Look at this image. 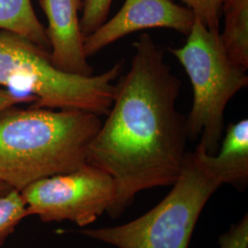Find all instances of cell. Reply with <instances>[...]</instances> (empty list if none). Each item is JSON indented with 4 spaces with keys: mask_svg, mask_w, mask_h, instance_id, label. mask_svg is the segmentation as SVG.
Here are the masks:
<instances>
[{
    "mask_svg": "<svg viewBox=\"0 0 248 248\" xmlns=\"http://www.w3.org/2000/svg\"><path fill=\"white\" fill-rule=\"evenodd\" d=\"M185 45L169 48L190 80L193 100L186 119L187 137L196 140L208 155H216L224 131L227 104L247 88V69L232 62L225 53L219 31L209 30L195 18Z\"/></svg>",
    "mask_w": 248,
    "mask_h": 248,
    "instance_id": "5b68a950",
    "label": "cell"
},
{
    "mask_svg": "<svg viewBox=\"0 0 248 248\" xmlns=\"http://www.w3.org/2000/svg\"><path fill=\"white\" fill-rule=\"evenodd\" d=\"M223 184H228L227 178L199 144L186 153L170 192L149 212L122 225L79 232L117 248H188L205 205Z\"/></svg>",
    "mask_w": 248,
    "mask_h": 248,
    "instance_id": "277c9868",
    "label": "cell"
},
{
    "mask_svg": "<svg viewBox=\"0 0 248 248\" xmlns=\"http://www.w3.org/2000/svg\"><path fill=\"white\" fill-rule=\"evenodd\" d=\"M0 30L17 33L50 51L46 29L37 18L31 0H0Z\"/></svg>",
    "mask_w": 248,
    "mask_h": 248,
    "instance_id": "8fae6325",
    "label": "cell"
},
{
    "mask_svg": "<svg viewBox=\"0 0 248 248\" xmlns=\"http://www.w3.org/2000/svg\"><path fill=\"white\" fill-rule=\"evenodd\" d=\"M123 70L118 62L98 76L65 73L52 63L50 51L17 33L0 31V86L29 98L34 108L107 115Z\"/></svg>",
    "mask_w": 248,
    "mask_h": 248,
    "instance_id": "3957f363",
    "label": "cell"
},
{
    "mask_svg": "<svg viewBox=\"0 0 248 248\" xmlns=\"http://www.w3.org/2000/svg\"><path fill=\"white\" fill-rule=\"evenodd\" d=\"M20 194L28 216L38 215L45 222L70 221L83 227L106 213L115 184L105 171L86 164L69 173L37 180Z\"/></svg>",
    "mask_w": 248,
    "mask_h": 248,
    "instance_id": "8992f818",
    "label": "cell"
},
{
    "mask_svg": "<svg viewBox=\"0 0 248 248\" xmlns=\"http://www.w3.org/2000/svg\"><path fill=\"white\" fill-rule=\"evenodd\" d=\"M193 12L172 0H125L115 16L84 38V53L89 58L133 32L166 28L187 35L195 21Z\"/></svg>",
    "mask_w": 248,
    "mask_h": 248,
    "instance_id": "52a82bcc",
    "label": "cell"
},
{
    "mask_svg": "<svg viewBox=\"0 0 248 248\" xmlns=\"http://www.w3.org/2000/svg\"><path fill=\"white\" fill-rule=\"evenodd\" d=\"M224 29L220 33L223 49L233 62L248 68V0H223Z\"/></svg>",
    "mask_w": 248,
    "mask_h": 248,
    "instance_id": "30bf717a",
    "label": "cell"
},
{
    "mask_svg": "<svg viewBox=\"0 0 248 248\" xmlns=\"http://www.w3.org/2000/svg\"><path fill=\"white\" fill-rule=\"evenodd\" d=\"M213 164L230 177L234 186L244 185L248 178V120L231 124L216 155H211Z\"/></svg>",
    "mask_w": 248,
    "mask_h": 248,
    "instance_id": "9c48e42d",
    "label": "cell"
},
{
    "mask_svg": "<svg viewBox=\"0 0 248 248\" xmlns=\"http://www.w3.org/2000/svg\"><path fill=\"white\" fill-rule=\"evenodd\" d=\"M40 5L48 20L46 34L53 65L65 73L93 76L83 48L84 36L78 15L81 0H40Z\"/></svg>",
    "mask_w": 248,
    "mask_h": 248,
    "instance_id": "ba28073f",
    "label": "cell"
},
{
    "mask_svg": "<svg viewBox=\"0 0 248 248\" xmlns=\"http://www.w3.org/2000/svg\"><path fill=\"white\" fill-rule=\"evenodd\" d=\"M133 46L131 67L116 82L112 105L87 157L114 181L106 212L113 219L142 190L172 186L187 153L186 119L176 108L181 81L152 36L143 33Z\"/></svg>",
    "mask_w": 248,
    "mask_h": 248,
    "instance_id": "6da1fadb",
    "label": "cell"
},
{
    "mask_svg": "<svg viewBox=\"0 0 248 248\" xmlns=\"http://www.w3.org/2000/svg\"><path fill=\"white\" fill-rule=\"evenodd\" d=\"M220 248H248V214L219 238Z\"/></svg>",
    "mask_w": 248,
    "mask_h": 248,
    "instance_id": "9a60e30c",
    "label": "cell"
},
{
    "mask_svg": "<svg viewBox=\"0 0 248 248\" xmlns=\"http://www.w3.org/2000/svg\"><path fill=\"white\" fill-rule=\"evenodd\" d=\"M27 216L26 202L20 191L11 188L0 196V247Z\"/></svg>",
    "mask_w": 248,
    "mask_h": 248,
    "instance_id": "7c38bea8",
    "label": "cell"
},
{
    "mask_svg": "<svg viewBox=\"0 0 248 248\" xmlns=\"http://www.w3.org/2000/svg\"><path fill=\"white\" fill-rule=\"evenodd\" d=\"M113 0H83L81 2L82 16L80 28L85 37L90 35L107 19Z\"/></svg>",
    "mask_w": 248,
    "mask_h": 248,
    "instance_id": "4fadbf2b",
    "label": "cell"
},
{
    "mask_svg": "<svg viewBox=\"0 0 248 248\" xmlns=\"http://www.w3.org/2000/svg\"><path fill=\"white\" fill-rule=\"evenodd\" d=\"M100 116L80 109L8 108L0 111V181L21 191L87 164Z\"/></svg>",
    "mask_w": 248,
    "mask_h": 248,
    "instance_id": "7a4b0ae2",
    "label": "cell"
},
{
    "mask_svg": "<svg viewBox=\"0 0 248 248\" xmlns=\"http://www.w3.org/2000/svg\"><path fill=\"white\" fill-rule=\"evenodd\" d=\"M6 108H7V106H6L5 104H3V103L0 102V111L4 110V109H6Z\"/></svg>",
    "mask_w": 248,
    "mask_h": 248,
    "instance_id": "e0dca14e",
    "label": "cell"
},
{
    "mask_svg": "<svg viewBox=\"0 0 248 248\" xmlns=\"http://www.w3.org/2000/svg\"><path fill=\"white\" fill-rule=\"evenodd\" d=\"M11 188H12V187L9 186L8 184H6V183L0 181V196L5 195L6 193L9 192Z\"/></svg>",
    "mask_w": 248,
    "mask_h": 248,
    "instance_id": "2e32d148",
    "label": "cell"
},
{
    "mask_svg": "<svg viewBox=\"0 0 248 248\" xmlns=\"http://www.w3.org/2000/svg\"><path fill=\"white\" fill-rule=\"evenodd\" d=\"M190 9L195 18L209 30L219 31V18L223 0H179Z\"/></svg>",
    "mask_w": 248,
    "mask_h": 248,
    "instance_id": "5bb4252c",
    "label": "cell"
}]
</instances>
